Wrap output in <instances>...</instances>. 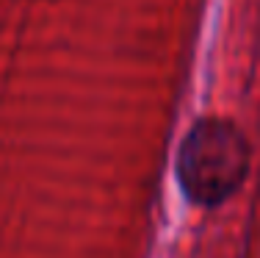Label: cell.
<instances>
[{"label":"cell","mask_w":260,"mask_h":258,"mask_svg":"<svg viewBox=\"0 0 260 258\" xmlns=\"http://www.w3.org/2000/svg\"><path fill=\"white\" fill-rule=\"evenodd\" d=\"M249 142L230 120L205 117L194 122L177 150V183L194 206H221L249 175Z\"/></svg>","instance_id":"6da1fadb"}]
</instances>
